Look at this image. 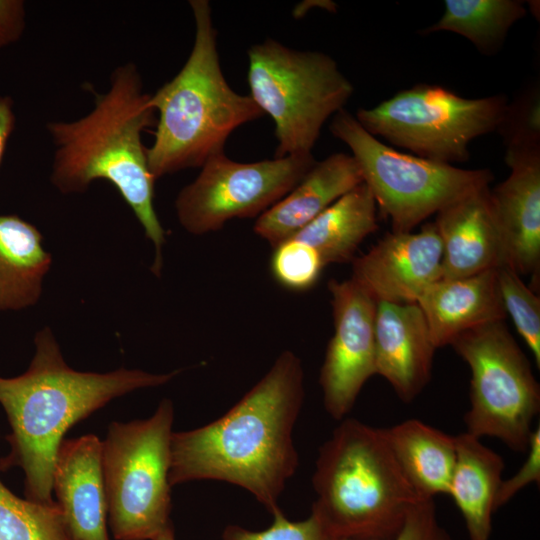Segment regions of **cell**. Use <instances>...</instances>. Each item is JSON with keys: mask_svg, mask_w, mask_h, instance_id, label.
I'll list each match as a JSON object with an SVG mask.
<instances>
[{"mask_svg": "<svg viewBox=\"0 0 540 540\" xmlns=\"http://www.w3.org/2000/svg\"><path fill=\"white\" fill-rule=\"evenodd\" d=\"M305 397L301 359L283 351L225 414L174 432L169 483L218 480L249 491L271 514L298 466L293 431Z\"/></svg>", "mask_w": 540, "mask_h": 540, "instance_id": "cell-1", "label": "cell"}, {"mask_svg": "<svg viewBox=\"0 0 540 540\" xmlns=\"http://www.w3.org/2000/svg\"><path fill=\"white\" fill-rule=\"evenodd\" d=\"M34 344V356L24 373L0 376V404L11 429L6 437L10 451L0 459V470L19 467L24 473V497L51 505L56 503L52 497L55 461L66 432L112 399L164 385L181 370L77 371L65 362L49 327L35 334Z\"/></svg>", "mask_w": 540, "mask_h": 540, "instance_id": "cell-2", "label": "cell"}, {"mask_svg": "<svg viewBox=\"0 0 540 540\" xmlns=\"http://www.w3.org/2000/svg\"><path fill=\"white\" fill-rule=\"evenodd\" d=\"M156 123L150 94L137 66L127 62L110 75L109 87L96 93L92 109L72 121H50L54 147L50 181L63 194L85 192L96 180L120 193L155 247L151 271L160 276L166 232L154 208V183L143 133Z\"/></svg>", "mask_w": 540, "mask_h": 540, "instance_id": "cell-3", "label": "cell"}, {"mask_svg": "<svg viewBox=\"0 0 540 540\" xmlns=\"http://www.w3.org/2000/svg\"><path fill=\"white\" fill-rule=\"evenodd\" d=\"M189 6L195 24L190 54L179 72L150 94L157 117L147 159L155 179L200 168L224 152L234 130L264 115L249 95L231 88L222 72L209 1L190 0Z\"/></svg>", "mask_w": 540, "mask_h": 540, "instance_id": "cell-4", "label": "cell"}, {"mask_svg": "<svg viewBox=\"0 0 540 540\" xmlns=\"http://www.w3.org/2000/svg\"><path fill=\"white\" fill-rule=\"evenodd\" d=\"M311 513L333 540H390L420 499L383 429L346 418L319 448Z\"/></svg>", "mask_w": 540, "mask_h": 540, "instance_id": "cell-5", "label": "cell"}, {"mask_svg": "<svg viewBox=\"0 0 540 540\" xmlns=\"http://www.w3.org/2000/svg\"><path fill=\"white\" fill-rule=\"evenodd\" d=\"M249 96L275 123L274 157L310 156L325 122L344 109L354 87L319 51L267 38L247 51Z\"/></svg>", "mask_w": 540, "mask_h": 540, "instance_id": "cell-6", "label": "cell"}, {"mask_svg": "<svg viewBox=\"0 0 540 540\" xmlns=\"http://www.w3.org/2000/svg\"><path fill=\"white\" fill-rule=\"evenodd\" d=\"M174 407L164 398L153 415L111 422L102 441L108 524L116 540H154L173 527L169 483Z\"/></svg>", "mask_w": 540, "mask_h": 540, "instance_id": "cell-7", "label": "cell"}, {"mask_svg": "<svg viewBox=\"0 0 540 540\" xmlns=\"http://www.w3.org/2000/svg\"><path fill=\"white\" fill-rule=\"evenodd\" d=\"M330 131L351 150L377 209L392 232H411L432 214L465 195L489 186V169H462L412 156L387 146L345 109L333 116Z\"/></svg>", "mask_w": 540, "mask_h": 540, "instance_id": "cell-8", "label": "cell"}, {"mask_svg": "<svg viewBox=\"0 0 540 540\" xmlns=\"http://www.w3.org/2000/svg\"><path fill=\"white\" fill-rule=\"evenodd\" d=\"M506 96L465 98L435 84H418L397 92L355 118L374 137L408 149L416 156L453 164L469 159V143L498 130Z\"/></svg>", "mask_w": 540, "mask_h": 540, "instance_id": "cell-9", "label": "cell"}, {"mask_svg": "<svg viewBox=\"0 0 540 540\" xmlns=\"http://www.w3.org/2000/svg\"><path fill=\"white\" fill-rule=\"evenodd\" d=\"M450 345L471 371L466 432L495 437L511 450L526 452L540 411V388L504 321L468 330Z\"/></svg>", "mask_w": 540, "mask_h": 540, "instance_id": "cell-10", "label": "cell"}, {"mask_svg": "<svg viewBox=\"0 0 540 540\" xmlns=\"http://www.w3.org/2000/svg\"><path fill=\"white\" fill-rule=\"evenodd\" d=\"M315 162L313 155L247 163L224 152L213 155L178 193L177 219L188 233L204 235L236 218H258L291 191Z\"/></svg>", "mask_w": 540, "mask_h": 540, "instance_id": "cell-11", "label": "cell"}, {"mask_svg": "<svg viewBox=\"0 0 540 540\" xmlns=\"http://www.w3.org/2000/svg\"><path fill=\"white\" fill-rule=\"evenodd\" d=\"M334 332L328 342L319 383L327 413L342 420L367 380L376 374L374 323L376 301L351 278L332 279Z\"/></svg>", "mask_w": 540, "mask_h": 540, "instance_id": "cell-12", "label": "cell"}, {"mask_svg": "<svg viewBox=\"0 0 540 540\" xmlns=\"http://www.w3.org/2000/svg\"><path fill=\"white\" fill-rule=\"evenodd\" d=\"M443 277V248L434 222L419 232L387 233L352 260L354 280L377 302L417 303Z\"/></svg>", "mask_w": 540, "mask_h": 540, "instance_id": "cell-13", "label": "cell"}, {"mask_svg": "<svg viewBox=\"0 0 540 540\" xmlns=\"http://www.w3.org/2000/svg\"><path fill=\"white\" fill-rule=\"evenodd\" d=\"M53 493L70 540H110L102 441L96 435L62 441L53 471Z\"/></svg>", "mask_w": 540, "mask_h": 540, "instance_id": "cell-14", "label": "cell"}, {"mask_svg": "<svg viewBox=\"0 0 540 540\" xmlns=\"http://www.w3.org/2000/svg\"><path fill=\"white\" fill-rule=\"evenodd\" d=\"M511 172L489 197L506 263L520 275L531 274L539 284L540 153L505 156Z\"/></svg>", "mask_w": 540, "mask_h": 540, "instance_id": "cell-15", "label": "cell"}, {"mask_svg": "<svg viewBox=\"0 0 540 540\" xmlns=\"http://www.w3.org/2000/svg\"><path fill=\"white\" fill-rule=\"evenodd\" d=\"M374 337L376 374L400 400L413 401L431 379L437 349L419 305L377 302Z\"/></svg>", "mask_w": 540, "mask_h": 540, "instance_id": "cell-16", "label": "cell"}, {"mask_svg": "<svg viewBox=\"0 0 540 540\" xmlns=\"http://www.w3.org/2000/svg\"><path fill=\"white\" fill-rule=\"evenodd\" d=\"M490 187L479 188L436 214L443 248V277L462 278L506 263L492 212Z\"/></svg>", "mask_w": 540, "mask_h": 540, "instance_id": "cell-17", "label": "cell"}, {"mask_svg": "<svg viewBox=\"0 0 540 540\" xmlns=\"http://www.w3.org/2000/svg\"><path fill=\"white\" fill-rule=\"evenodd\" d=\"M361 183L353 156L334 153L316 161L291 191L256 219L253 231L273 248Z\"/></svg>", "mask_w": 540, "mask_h": 540, "instance_id": "cell-18", "label": "cell"}, {"mask_svg": "<svg viewBox=\"0 0 540 540\" xmlns=\"http://www.w3.org/2000/svg\"><path fill=\"white\" fill-rule=\"evenodd\" d=\"M419 305L436 348L460 334L507 317L496 268L462 278H441L419 297Z\"/></svg>", "mask_w": 540, "mask_h": 540, "instance_id": "cell-19", "label": "cell"}, {"mask_svg": "<svg viewBox=\"0 0 540 540\" xmlns=\"http://www.w3.org/2000/svg\"><path fill=\"white\" fill-rule=\"evenodd\" d=\"M455 445L456 462L447 494L459 509L470 540H489L504 461L467 432L455 436Z\"/></svg>", "mask_w": 540, "mask_h": 540, "instance_id": "cell-20", "label": "cell"}, {"mask_svg": "<svg viewBox=\"0 0 540 540\" xmlns=\"http://www.w3.org/2000/svg\"><path fill=\"white\" fill-rule=\"evenodd\" d=\"M42 241L33 224L14 214L0 215V312L38 302L52 263Z\"/></svg>", "mask_w": 540, "mask_h": 540, "instance_id": "cell-21", "label": "cell"}, {"mask_svg": "<svg viewBox=\"0 0 540 540\" xmlns=\"http://www.w3.org/2000/svg\"><path fill=\"white\" fill-rule=\"evenodd\" d=\"M383 431L402 472L420 498L434 499L448 493L456 462L455 436L417 419Z\"/></svg>", "mask_w": 540, "mask_h": 540, "instance_id": "cell-22", "label": "cell"}, {"mask_svg": "<svg viewBox=\"0 0 540 540\" xmlns=\"http://www.w3.org/2000/svg\"><path fill=\"white\" fill-rule=\"evenodd\" d=\"M377 229L375 199L368 186L361 183L293 237L312 246L326 266L352 262L359 245Z\"/></svg>", "mask_w": 540, "mask_h": 540, "instance_id": "cell-23", "label": "cell"}, {"mask_svg": "<svg viewBox=\"0 0 540 540\" xmlns=\"http://www.w3.org/2000/svg\"><path fill=\"white\" fill-rule=\"evenodd\" d=\"M526 13L519 0H446L441 18L421 34L453 32L490 55L501 48L510 28Z\"/></svg>", "mask_w": 540, "mask_h": 540, "instance_id": "cell-24", "label": "cell"}, {"mask_svg": "<svg viewBox=\"0 0 540 540\" xmlns=\"http://www.w3.org/2000/svg\"><path fill=\"white\" fill-rule=\"evenodd\" d=\"M0 540H70L57 503L20 498L0 480Z\"/></svg>", "mask_w": 540, "mask_h": 540, "instance_id": "cell-25", "label": "cell"}, {"mask_svg": "<svg viewBox=\"0 0 540 540\" xmlns=\"http://www.w3.org/2000/svg\"><path fill=\"white\" fill-rule=\"evenodd\" d=\"M503 306L526 345L537 367H540V298L520 278V274L504 263L496 268Z\"/></svg>", "mask_w": 540, "mask_h": 540, "instance_id": "cell-26", "label": "cell"}, {"mask_svg": "<svg viewBox=\"0 0 540 540\" xmlns=\"http://www.w3.org/2000/svg\"><path fill=\"white\" fill-rule=\"evenodd\" d=\"M324 263L318 252L309 244L291 237L273 247L270 272L283 288L304 292L316 285Z\"/></svg>", "mask_w": 540, "mask_h": 540, "instance_id": "cell-27", "label": "cell"}, {"mask_svg": "<svg viewBox=\"0 0 540 540\" xmlns=\"http://www.w3.org/2000/svg\"><path fill=\"white\" fill-rule=\"evenodd\" d=\"M539 100V89L534 86L508 104L498 128L506 145L505 156L540 153Z\"/></svg>", "mask_w": 540, "mask_h": 540, "instance_id": "cell-28", "label": "cell"}, {"mask_svg": "<svg viewBox=\"0 0 540 540\" xmlns=\"http://www.w3.org/2000/svg\"><path fill=\"white\" fill-rule=\"evenodd\" d=\"M272 515V524L261 531L228 525L222 532V540H333L313 513L299 521H291L281 509Z\"/></svg>", "mask_w": 540, "mask_h": 540, "instance_id": "cell-29", "label": "cell"}, {"mask_svg": "<svg viewBox=\"0 0 540 540\" xmlns=\"http://www.w3.org/2000/svg\"><path fill=\"white\" fill-rule=\"evenodd\" d=\"M390 540H452L436 514L434 499H420L409 510L400 531Z\"/></svg>", "mask_w": 540, "mask_h": 540, "instance_id": "cell-30", "label": "cell"}, {"mask_svg": "<svg viewBox=\"0 0 540 540\" xmlns=\"http://www.w3.org/2000/svg\"><path fill=\"white\" fill-rule=\"evenodd\" d=\"M527 457L521 468L511 478L503 480L499 488L496 508L505 505L521 489L530 483L540 482V427L531 433Z\"/></svg>", "mask_w": 540, "mask_h": 540, "instance_id": "cell-31", "label": "cell"}, {"mask_svg": "<svg viewBox=\"0 0 540 540\" xmlns=\"http://www.w3.org/2000/svg\"><path fill=\"white\" fill-rule=\"evenodd\" d=\"M26 27V9L22 0H0V49L16 43Z\"/></svg>", "mask_w": 540, "mask_h": 540, "instance_id": "cell-32", "label": "cell"}, {"mask_svg": "<svg viewBox=\"0 0 540 540\" xmlns=\"http://www.w3.org/2000/svg\"><path fill=\"white\" fill-rule=\"evenodd\" d=\"M16 123L14 102L9 96H0V164L3 160L7 143Z\"/></svg>", "mask_w": 540, "mask_h": 540, "instance_id": "cell-33", "label": "cell"}, {"mask_svg": "<svg viewBox=\"0 0 540 540\" xmlns=\"http://www.w3.org/2000/svg\"><path fill=\"white\" fill-rule=\"evenodd\" d=\"M154 540H176L173 527L165 530L163 533L158 535Z\"/></svg>", "mask_w": 540, "mask_h": 540, "instance_id": "cell-34", "label": "cell"}]
</instances>
